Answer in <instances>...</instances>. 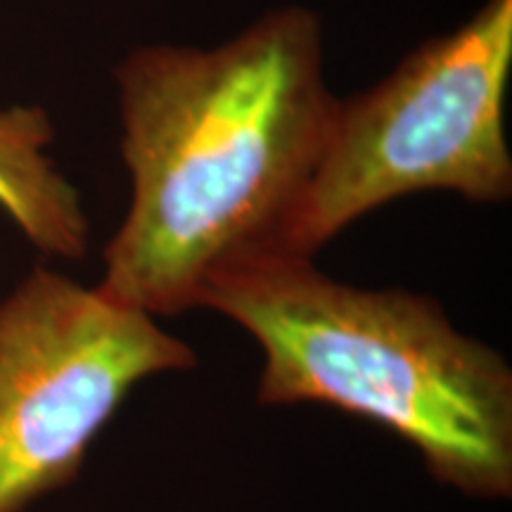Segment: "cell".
<instances>
[{
  "instance_id": "1",
  "label": "cell",
  "mask_w": 512,
  "mask_h": 512,
  "mask_svg": "<svg viewBox=\"0 0 512 512\" xmlns=\"http://www.w3.org/2000/svg\"><path fill=\"white\" fill-rule=\"evenodd\" d=\"M114 79L131 204L98 287L155 318L200 309L219 268L280 247L316 171L337 105L323 24L285 5L216 48L140 46Z\"/></svg>"
},
{
  "instance_id": "2",
  "label": "cell",
  "mask_w": 512,
  "mask_h": 512,
  "mask_svg": "<svg viewBox=\"0 0 512 512\" xmlns=\"http://www.w3.org/2000/svg\"><path fill=\"white\" fill-rule=\"evenodd\" d=\"M200 306L259 344V403L337 408L411 444L458 494L512 496V368L432 297L366 290L266 249L219 268Z\"/></svg>"
},
{
  "instance_id": "5",
  "label": "cell",
  "mask_w": 512,
  "mask_h": 512,
  "mask_svg": "<svg viewBox=\"0 0 512 512\" xmlns=\"http://www.w3.org/2000/svg\"><path fill=\"white\" fill-rule=\"evenodd\" d=\"M55 124L38 105L0 110V211L31 247L53 259H81L91 221L76 185L50 157Z\"/></svg>"
},
{
  "instance_id": "3",
  "label": "cell",
  "mask_w": 512,
  "mask_h": 512,
  "mask_svg": "<svg viewBox=\"0 0 512 512\" xmlns=\"http://www.w3.org/2000/svg\"><path fill=\"white\" fill-rule=\"evenodd\" d=\"M512 74V0H486L368 91L337 98L318 166L280 238L316 259L361 216L418 192L477 204L512 195L505 98Z\"/></svg>"
},
{
  "instance_id": "4",
  "label": "cell",
  "mask_w": 512,
  "mask_h": 512,
  "mask_svg": "<svg viewBox=\"0 0 512 512\" xmlns=\"http://www.w3.org/2000/svg\"><path fill=\"white\" fill-rule=\"evenodd\" d=\"M195 366L155 316L34 268L0 299V512L72 484L140 382Z\"/></svg>"
}]
</instances>
